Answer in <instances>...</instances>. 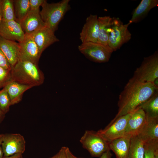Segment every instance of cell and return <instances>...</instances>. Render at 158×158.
Returning a JSON list of instances; mask_svg holds the SVG:
<instances>
[{
    "instance_id": "1",
    "label": "cell",
    "mask_w": 158,
    "mask_h": 158,
    "mask_svg": "<svg viewBox=\"0 0 158 158\" xmlns=\"http://www.w3.org/2000/svg\"><path fill=\"white\" fill-rule=\"evenodd\" d=\"M157 90L152 83L142 82L131 78L119 95L118 112L111 122L134 111Z\"/></svg>"
},
{
    "instance_id": "2",
    "label": "cell",
    "mask_w": 158,
    "mask_h": 158,
    "mask_svg": "<svg viewBox=\"0 0 158 158\" xmlns=\"http://www.w3.org/2000/svg\"><path fill=\"white\" fill-rule=\"evenodd\" d=\"M11 80L32 87L42 84L44 76L37 64L18 60L10 71Z\"/></svg>"
},
{
    "instance_id": "3",
    "label": "cell",
    "mask_w": 158,
    "mask_h": 158,
    "mask_svg": "<svg viewBox=\"0 0 158 158\" xmlns=\"http://www.w3.org/2000/svg\"><path fill=\"white\" fill-rule=\"evenodd\" d=\"M69 0H63L56 3H49L44 0L40 11L41 18L46 27L54 32L60 22L70 8Z\"/></svg>"
},
{
    "instance_id": "4",
    "label": "cell",
    "mask_w": 158,
    "mask_h": 158,
    "mask_svg": "<svg viewBox=\"0 0 158 158\" xmlns=\"http://www.w3.org/2000/svg\"><path fill=\"white\" fill-rule=\"evenodd\" d=\"M143 83H153L158 78V52L145 57L140 66L135 71L133 77Z\"/></svg>"
},
{
    "instance_id": "5",
    "label": "cell",
    "mask_w": 158,
    "mask_h": 158,
    "mask_svg": "<svg viewBox=\"0 0 158 158\" xmlns=\"http://www.w3.org/2000/svg\"><path fill=\"white\" fill-rule=\"evenodd\" d=\"M129 22L124 24L118 18H112L111 31L108 42V46L114 51L120 49L131 38V34L128 28Z\"/></svg>"
},
{
    "instance_id": "6",
    "label": "cell",
    "mask_w": 158,
    "mask_h": 158,
    "mask_svg": "<svg viewBox=\"0 0 158 158\" xmlns=\"http://www.w3.org/2000/svg\"><path fill=\"white\" fill-rule=\"evenodd\" d=\"M79 51L87 58L96 63H104L109 60L113 50L108 46L98 42L82 43L78 46Z\"/></svg>"
},
{
    "instance_id": "7",
    "label": "cell",
    "mask_w": 158,
    "mask_h": 158,
    "mask_svg": "<svg viewBox=\"0 0 158 158\" xmlns=\"http://www.w3.org/2000/svg\"><path fill=\"white\" fill-rule=\"evenodd\" d=\"M83 148L93 157H100L107 151L110 150L109 143L97 132L92 130H86L80 140Z\"/></svg>"
},
{
    "instance_id": "8",
    "label": "cell",
    "mask_w": 158,
    "mask_h": 158,
    "mask_svg": "<svg viewBox=\"0 0 158 158\" xmlns=\"http://www.w3.org/2000/svg\"><path fill=\"white\" fill-rule=\"evenodd\" d=\"M133 111L120 116L110 122L104 129L97 131V133L109 143L124 136L127 123Z\"/></svg>"
},
{
    "instance_id": "9",
    "label": "cell",
    "mask_w": 158,
    "mask_h": 158,
    "mask_svg": "<svg viewBox=\"0 0 158 158\" xmlns=\"http://www.w3.org/2000/svg\"><path fill=\"white\" fill-rule=\"evenodd\" d=\"M25 138L20 134H4L1 147L4 157L18 153L23 154L25 150Z\"/></svg>"
},
{
    "instance_id": "10",
    "label": "cell",
    "mask_w": 158,
    "mask_h": 158,
    "mask_svg": "<svg viewBox=\"0 0 158 158\" xmlns=\"http://www.w3.org/2000/svg\"><path fill=\"white\" fill-rule=\"evenodd\" d=\"M18 60L28 61L37 64L41 54L35 42L29 35H25V38L18 42Z\"/></svg>"
},
{
    "instance_id": "11",
    "label": "cell",
    "mask_w": 158,
    "mask_h": 158,
    "mask_svg": "<svg viewBox=\"0 0 158 158\" xmlns=\"http://www.w3.org/2000/svg\"><path fill=\"white\" fill-rule=\"evenodd\" d=\"M0 37L20 42L23 40L25 34L20 23L16 20H2L0 23Z\"/></svg>"
},
{
    "instance_id": "12",
    "label": "cell",
    "mask_w": 158,
    "mask_h": 158,
    "mask_svg": "<svg viewBox=\"0 0 158 158\" xmlns=\"http://www.w3.org/2000/svg\"><path fill=\"white\" fill-rule=\"evenodd\" d=\"M99 31L98 17L97 15L91 14L87 18L80 34V39L82 43L97 42Z\"/></svg>"
},
{
    "instance_id": "13",
    "label": "cell",
    "mask_w": 158,
    "mask_h": 158,
    "mask_svg": "<svg viewBox=\"0 0 158 158\" xmlns=\"http://www.w3.org/2000/svg\"><path fill=\"white\" fill-rule=\"evenodd\" d=\"M54 32L45 26L29 35L37 45L41 54L48 47L59 41Z\"/></svg>"
},
{
    "instance_id": "14",
    "label": "cell",
    "mask_w": 158,
    "mask_h": 158,
    "mask_svg": "<svg viewBox=\"0 0 158 158\" xmlns=\"http://www.w3.org/2000/svg\"><path fill=\"white\" fill-rule=\"evenodd\" d=\"M146 120L145 112L137 108L133 112L127 123L124 135L131 136L138 135L143 128Z\"/></svg>"
},
{
    "instance_id": "15",
    "label": "cell",
    "mask_w": 158,
    "mask_h": 158,
    "mask_svg": "<svg viewBox=\"0 0 158 158\" xmlns=\"http://www.w3.org/2000/svg\"><path fill=\"white\" fill-rule=\"evenodd\" d=\"M19 23L25 35H29L46 26L41 18L40 11H30Z\"/></svg>"
},
{
    "instance_id": "16",
    "label": "cell",
    "mask_w": 158,
    "mask_h": 158,
    "mask_svg": "<svg viewBox=\"0 0 158 158\" xmlns=\"http://www.w3.org/2000/svg\"><path fill=\"white\" fill-rule=\"evenodd\" d=\"M146 116L145 123L137 135L144 143L158 141V117Z\"/></svg>"
},
{
    "instance_id": "17",
    "label": "cell",
    "mask_w": 158,
    "mask_h": 158,
    "mask_svg": "<svg viewBox=\"0 0 158 158\" xmlns=\"http://www.w3.org/2000/svg\"><path fill=\"white\" fill-rule=\"evenodd\" d=\"M0 49L6 56L11 66L15 65L18 60V43L0 37Z\"/></svg>"
},
{
    "instance_id": "18",
    "label": "cell",
    "mask_w": 158,
    "mask_h": 158,
    "mask_svg": "<svg viewBox=\"0 0 158 158\" xmlns=\"http://www.w3.org/2000/svg\"><path fill=\"white\" fill-rule=\"evenodd\" d=\"M131 137L124 135L109 143L110 150L115 154L116 158H128Z\"/></svg>"
},
{
    "instance_id": "19",
    "label": "cell",
    "mask_w": 158,
    "mask_h": 158,
    "mask_svg": "<svg viewBox=\"0 0 158 158\" xmlns=\"http://www.w3.org/2000/svg\"><path fill=\"white\" fill-rule=\"evenodd\" d=\"M158 6V0H142L133 11L131 18L129 22L131 24L140 22L152 9Z\"/></svg>"
},
{
    "instance_id": "20",
    "label": "cell",
    "mask_w": 158,
    "mask_h": 158,
    "mask_svg": "<svg viewBox=\"0 0 158 158\" xmlns=\"http://www.w3.org/2000/svg\"><path fill=\"white\" fill-rule=\"evenodd\" d=\"M32 87L11 80L3 87L9 97L11 105L17 104L21 100L24 93Z\"/></svg>"
},
{
    "instance_id": "21",
    "label": "cell",
    "mask_w": 158,
    "mask_h": 158,
    "mask_svg": "<svg viewBox=\"0 0 158 158\" xmlns=\"http://www.w3.org/2000/svg\"><path fill=\"white\" fill-rule=\"evenodd\" d=\"M112 20V18L109 16L98 17L99 31L97 42L105 45H108Z\"/></svg>"
},
{
    "instance_id": "22",
    "label": "cell",
    "mask_w": 158,
    "mask_h": 158,
    "mask_svg": "<svg viewBox=\"0 0 158 158\" xmlns=\"http://www.w3.org/2000/svg\"><path fill=\"white\" fill-rule=\"evenodd\" d=\"M138 108L142 109L147 116L158 117V90Z\"/></svg>"
},
{
    "instance_id": "23",
    "label": "cell",
    "mask_w": 158,
    "mask_h": 158,
    "mask_svg": "<svg viewBox=\"0 0 158 158\" xmlns=\"http://www.w3.org/2000/svg\"><path fill=\"white\" fill-rule=\"evenodd\" d=\"M144 144L137 135L132 136L128 158H143Z\"/></svg>"
},
{
    "instance_id": "24",
    "label": "cell",
    "mask_w": 158,
    "mask_h": 158,
    "mask_svg": "<svg viewBox=\"0 0 158 158\" xmlns=\"http://www.w3.org/2000/svg\"><path fill=\"white\" fill-rule=\"evenodd\" d=\"M16 20L20 23L30 11L29 0L13 1Z\"/></svg>"
},
{
    "instance_id": "25",
    "label": "cell",
    "mask_w": 158,
    "mask_h": 158,
    "mask_svg": "<svg viewBox=\"0 0 158 158\" xmlns=\"http://www.w3.org/2000/svg\"><path fill=\"white\" fill-rule=\"evenodd\" d=\"M0 6L2 20H16L13 1L0 0Z\"/></svg>"
},
{
    "instance_id": "26",
    "label": "cell",
    "mask_w": 158,
    "mask_h": 158,
    "mask_svg": "<svg viewBox=\"0 0 158 158\" xmlns=\"http://www.w3.org/2000/svg\"><path fill=\"white\" fill-rule=\"evenodd\" d=\"M11 106V102L9 95L3 88L0 90V109L6 114L8 111Z\"/></svg>"
},
{
    "instance_id": "27",
    "label": "cell",
    "mask_w": 158,
    "mask_h": 158,
    "mask_svg": "<svg viewBox=\"0 0 158 158\" xmlns=\"http://www.w3.org/2000/svg\"><path fill=\"white\" fill-rule=\"evenodd\" d=\"M158 150V141L144 144L143 158H154L155 152Z\"/></svg>"
},
{
    "instance_id": "28",
    "label": "cell",
    "mask_w": 158,
    "mask_h": 158,
    "mask_svg": "<svg viewBox=\"0 0 158 158\" xmlns=\"http://www.w3.org/2000/svg\"><path fill=\"white\" fill-rule=\"evenodd\" d=\"M11 80L10 71L0 66V88Z\"/></svg>"
},
{
    "instance_id": "29",
    "label": "cell",
    "mask_w": 158,
    "mask_h": 158,
    "mask_svg": "<svg viewBox=\"0 0 158 158\" xmlns=\"http://www.w3.org/2000/svg\"><path fill=\"white\" fill-rule=\"evenodd\" d=\"M0 66L4 69L11 71V66L6 56L0 49Z\"/></svg>"
},
{
    "instance_id": "30",
    "label": "cell",
    "mask_w": 158,
    "mask_h": 158,
    "mask_svg": "<svg viewBox=\"0 0 158 158\" xmlns=\"http://www.w3.org/2000/svg\"><path fill=\"white\" fill-rule=\"evenodd\" d=\"M44 0H29L30 11H40L39 8Z\"/></svg>"
},
{
    "instance_id": "31",
    "label": "cell",
    "mask_w": 158,
    "mask_h": 158,
    "mask_svg": "<svg viewBox=\"0 0 158 158\" xmlns=\"http://www.w3.org/2000/svg\"><path fill=\"white\" fill-rule=\"evenodd\" d=\"M66 147H62L59 152L55 155V158H66Z\"/></svg>"
},
{
    "instance_id": "32",
    "label": "cell",
    "mask_w": 158,
    "mask_h": 158,
    "mask_svg": "<svg viewBox=\"0 0 158 158\" xmlns=\"http://www.w3.org/2000/svg\"><path fill=\"white\" fill-rule=\"evenodd\" d=\"M66 158H79L74 156L71 152L68 147H66Z\"/></svg>"
},
{
    "instance_id": "33",
    "label": "cell",
    "mask_w": 158,
    "mask_h": 158,
    "mask_svg": "<svg viewBox=\"0 0 158 158\" xmlns=\"http://www.w3.org/2000/svg\"><path fill=\"white\" fill-rule=\"evenodd\" d=\"M112 154L111 150H109L103 153L100 157V158H111Z\"/></svg>"
},
{
    "instance_id": "34",
    "label": "cell",
    "mask_w": 158,
    "mask_h": 158,
    "mask_svg": "<svg viewBox=\"0 0 158 158\" xmlns=\"http://www.w3.org/2000/svg\"><path fill=\"white\" fill-rule=\"evenodd\" d=\"M3 135L4 134H0V158H2L4 157V153L1 147Z\"/></svg>"
},
{
    "instance_id": "35",
    "label": "cell",
    "mask_w": 158,
    "mask_h": 158,
    "mask_svg": "<svg viewBox=\"0 0 158 158\" xmlns=\"http://www.w3.org/2000/svg\"><path fill=\"white\" fill-rule=\"evenodd\" d=\"M22 154L18 153L8 157H3L2 158H23Z\"/></svg>"
},
{
    "instance_id": "36",
    "label": "cell",
    "mask_w": 158,
    "mask_h": 158,
    "mask_svg": "<svg viewBox=\"0 0 158 158\" xmlns=\"http://www.w3.org/2000/svg\"><path fill=\"white\" fill-rule=\"evenodd\" d=\"M4 114L0 109V123L3 120L5 116Z\"/></svg>"
},
{
    "instance_id": "37",
    "label": "cell",
    "mask_w": 158,
    "mask_h": 158,
    "mask_svg": "<svg viewBox=\"0 0 158 158\" xmlns=\"http://www.w3.org/2000/svg\"><path fill=\"white\" fill-rule=\"evenodd\" d=\"M154 158H158V150H157L155 152Z\"/></svg>"
},
{
    "instance_id": "38",
    "label": "cell",
    "mask_w": 158,
    "mask_h": 158,
    "mask_svg": "<svg viewBox=\"0 0 158 158\" xmlns=\"http://www.w3.org/2000/svg\"><path fill=\"white\" fill-rule=\"evenodd\" d=\"M2 20V17L1 12V10H0V23H1Z\"/></svg>"
},
{
    "instance_id": "39",
    "label": "cell",
    "mask_w": 158,
    "mask_h": 158,
    "mask_svg": "<svg viewBox=\"0 0 158 158\" xmlns=\"http://www.w3.org/2000/svg\"><path fill=\"white\" fill-rule=\"evenodd\" d=\"M49 158H55V155L52 157H50Z\"/></svg>"
}]
</instances>
